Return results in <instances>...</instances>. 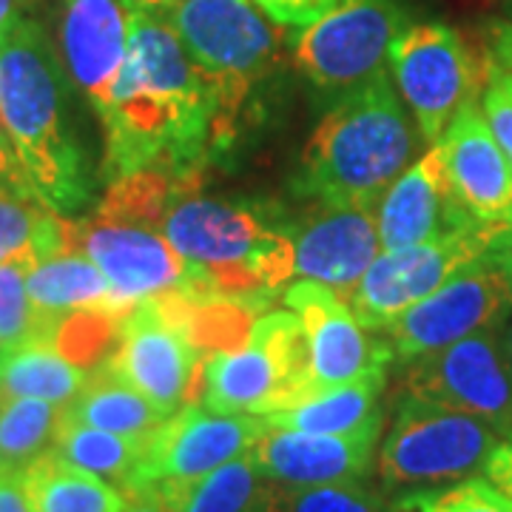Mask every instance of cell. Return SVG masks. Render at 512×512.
Returning <instances> with one entry per match:
<instances>
[{"label":"cell","mask_w":512,"mask_h":512,"mask_svg":"<svg viewBox=\"0 0 512 512\" xmlns=\"http://www.w3.org/2000/svg\"><path fill=\"white\" fill-rule=\"evenodd\" d=\"M100 126L106 183L137 171L202 180L242 131L222 106L220 83L191 60L160 12L140 9L128 15L126 66Z\"/></svg>","instance_id":"cell-1"},{"label":"cell","mask_w":512,"mask_h":512,"mask_svg":"<svg viewBox=\"0 0 512 512\" xmlns=\"http://www.w3.org/2000/svg\"><path fill=\"white\" fill-rule=\"evenodd\" d=\"M0 120L40 205L74 220L94 197L92 163L72 120V77L29 15L0 35Z\"/></svg>","instance_id":"cell-2"},{"label":"cell","mask_w":512,"mask_h":512,"mask_svg":"<svg viewBox=\"0 0 512 512\" xmlns=\"http://www.w3.org/2000/svg\"><path fill=\"white\" fill-rule=\"evenodd\" d=\"M276 202L222 200L202 180H171L165 237L183 256L188 288L265 308L296 276V251Z\"/></svg>","instance_id":"cell-3"},{"label":"cell","mask_w":512,"mask_h":512,"mask_svg":"<svg viewBox=\"0 0 512 512\" xmlns=\"http://www.w3.org/2000/svg\"><path fill=\"white\" fill-rule=\"evenodd\" d=\"M419 134L387 72L339 94L313 128L291 183L293 200L376 211L410 168Z\"/></svg>","instance_id":"cell-4"},{"label":"cell","mask_w":512,"mask_h":512,"mask_svg":"<svg viewBox=\"0 0 512 512\" xmlns=\"http://www.w3.org/2000/svg\"><path fill=\"white\" fill-rule=\"evenodd\" d=\"M168 197L171 177L137 171L109 183L89 220H72V248L100 268L123 316L146 299L188 288V268L163 228Z\"/></svg>","instance_id":"cell-5"},{"label":"cell","mask_w":512,"mask_h":512,"mask_svg":"<svg viewBox=\"0 0 512 512\" xmlns=\"http://www.w3.org/2000/svg\"><path fill=\"white\" fill-rule=\"evenodd\" d=\"M191 60L222 89V106L242 128L256 83L279 63L282 29L254 0H177L160 12Z\"/></svg>","instance_id":"cell-6"},{"label":"cell","mask_w":512,"mask_h":512,"mask_svg":"<svg viewBox=\"0 0 512 512\" xmlns=\"http://www.w3.org/2000/svg\"><path fill=\"white\" fill-rule=\"evenodd\" d=\"M313 393L302 325L291 311L259 316L239 348L202 365L200 404L222 416H271Z\"/></svg>","instance_id":"cell-7"},{"label":"cell","mask_w":512,"mask_h":512,"mask_svg":"<svg viewBox=\"0 0 512 512\" xmlns=\"http://www.w3.org/2000/svg\"><path fill=\"white\" fill-rule=\"evenodd\" d=\"M504 439L493 424L402 393L379 450V476L387 487H436L484 470Z\"/></svg>","instance_id":"cell-8"},{"label":"cell","mask_w":512,"mask_h":512,"mask_svg":"<svg viewBox=\"0 0 512 512\" xmlns=\"http://www.w3.org/2000/svg\"><path fill=\"white\" fill-rule=\"evenodd\" d=\"M407 26L413 12L404 0H339L299 26L293 63L313 89L339 97L387 72L390 46Z\"/></svg>","instance_id":"cell-9"},{"label":"cell","mask_w":512,"mask_h":512,"mask_svg":"<svg viewBox=\"0 0 512 512\" xmlns=\"http://www.w3.org/2000/svg\"><path fill=\"white\" fill-rule=\"evenodd\" d=\"M512 316V242L464 265L439 291L404 311L384 339L393 362L410 365L427 353L487 328H504Z\"/></svg>","instance_id":"cell-10"},{"label":"cell","mask_w":512,"mask_h":512,"mask_svg":"<svg viewBox=\"0 0 512 512\" xmlns=\"http://www.w3.org/2000/svg\"><path fill=\"white\" fill-rule=\"evenodd\" d=\"M510 242L512 228H473L404 251H384L350 293V311L367 330L382 333L464 265Z\"/></svg>","instance_id":"cell-11"},{"label":"cell","mask_w":512,"mask_h":512,"mask_svg":"<svg viewBox=\"0 0 512 512\" xmlns=\"http://www.w3.org/2000/svg\"><path fill=\"white\" fill-rule=\"evenodd\" d=\"M402 387L407 396L484 419L501 436L512 433V370L501 328L470 333L404 365Z\"/></svg>","instance_id":"cell-12"},{"label":"cell","mask_w":512,"mask_h":512,"mask_svg":"<svg viewBox=\"0 0 512 512\" xmlns=\"http://www.w3.org/2000/svg\"><path fill=\"white\" fill-rule=\"evenodd\" d=\"M390 66L427 146H436L456 111L478 97L476 60L447 23L407 26L390 46Z\"/></svg>","instance_id":"cell-13"},{"label":"cell","mask_w":512,"mask_h":512,"mask_svg":"<svg viewBox=\"0 0 512 512\" xmlns=\"http://www.w3.org/2000/svg\"><path fill=\"white\" fill-rule=\"evenodd\" d=\"M285 308L302 325L313 390L387 376V365L393 362L390 342L384 333H370L328 285L296 279L285 288Z\"/></svg>","instance_id":"cell-14"},{"label":"cell","mask_w":512,"mask_h":512,"mask_svg":"<svg viewBox=\"0 0 512 512\" xmlns=\"http://www.w3.org/2000/svg\"><path fill=\"white\" fill-rule=\"evenodd\" d=\"M106 365L165 416L185 404H197L202 393V353L177 330L154 299L140 302L120 322L117 345Z\"/></svg>","instance_id":"cell-15"},{"label":"cell","mask_w":512,"mask_h":512,"mask_svg":"<svg viewBox=\"0 0 512 512\" xmlns=\"http://www.w3.org/2000/svg\"><path fill=\"white\" fill-rule=\"evenodd\" d=\"M268 433L262 416H222L202 404H185L148 436L143 461L126 493L171 478H197L251 453Z\"/></svg>","instance_id":"cell-16"},{"label":"cell","mask_w":512,"mask_h":512,"mask_svg":"<svg viewBox=\"0 0 512 512\" xmlns=\"http://www.w3.org/2000/svg\"><path fill=\"white\" fill-rule=\"evenodd\" d=\"M282 225L296 251V276L328 285L345 299L382 251L376 211L311 205L296 220L285 211Z\"/></svg>","instance_id":"cell-17"},{"label":"cell","mask_w":512,"mask_h":512,"mask_svg":"<svg viewBox=\"0 0 512 512\" xmlns=\"http://www.w3.org/2000/svg\"><path fill=\"white\" fill-rule=\"evenodd\" d=\"M436 146L447 180L470 217L487 228H512V163L476 100L456 111Z\"/></svg>","instance_id":"cell-18"},{"label":"cell","mask_w":512,"mask_h":512,"mask_svg":"<svg viewBox=\"0 0 512 512\" xmlns=\"http://www.w3.org/2000/svg\"><path fill=\"white\" fill-rule=\"evenodd\" d=\"M376 225L382 251H404L413 245L487 228L470 217L447 180L439 146L424 151L419 163L410 165L376 208Z\"/></svg>","instance_id":"cell-19"},{"label":"cell","mask_w":512,"mask_h":512,"mask_svg":"<svg viewBox=\"0 0 512 512\" xmlns=\"http://www.w3.org/2000/svg\"><path fill=\"white\" fill-rule=\"evenodd\" d=\"M379 436L382 421L353 433H302L268 427L251 456L262 476L282 487L362 481L370 473Z\"/></svg>","instance_id":"cell-20"},{"label":"cell","mask_w":512,"mask_h":512,"mask_svg":"<svg viewBox=\"0 0 512 512\" xmlns=\"http://www.w3.org/2000/svg\"><path fill=\"white\" fill-rule=\"evenodd\" d=\"M128 9L123 0H66L60 15V57L72 83L100 117L128 57Z\"/></svg>","instance_id":"cell-21"},{"label":"cell","mask_w":512,"mask_h":512,"mask_svg":"<svg viewBox=\"0 0 512 512\" xmlns=\"http://www.w3.org/2000/svg\"><path fill=\"white\" fill-rule=\"evenodd\" d=\"M26 291L40 322V339L49 336L63 316L80 311H114L106 276L89 256L77 248L60 251L52 256L29 259L26 271ZM123 316V313H120Z\"/></svg>","instance_id":"cell-22"},{"label":"cell","mask_w":512,"mask_h":512,"mask_svg":"<svg viewBox=\"0 0 512 512\" xmlns=\"http://www.w3.org/2000/svg\"><path fill=\"white\" fill-rule=\"evenodd\" d=\"M151 493L163 512H268L274 481L245 453L205 476L157 481Z\"/></svg>","instance_id":"cell-23"},{"label":"cell","mask_w":512,"mask_h":512,"mask_svg":"<svg viewBox=\"0 0 512 512\" xmlns=\"http://www.w3.org/2000/svg\"><path fill=\"white\" fill-rule=\"evenodd\" d=\"M66 416L131 439H148L168 419L157 404L123 382L106 362L89 370L80 393L66 404Z\"/></svg>","instance_id":"cell-24"},{"label":"cell","mask_w":512,"mask_h":512,"mask_svg":"<svg viewBox=\"0 0 512 512\" xmlns=\"http://www.w3.org/2000/svg\"><path fill=\"white\" fill-rule=\"evenodd\" d=\"M387 376H373L362 382L339 384L313 390L305 399L279 410L271 416H262L268 427L279 430H302V433H353L367 424L384 421L379 396Z\"/></svg>","instance_id":"cell-25"},{"label":"cell","mask_w":512,"mask_h":512,"mask_svg":"<svg viewBox=\"0 0 512 512\" xmlns=\"http://www.w3.org/2000/svg\"><path fill=\"white\" fill-rule=\"evenodd\" d=\"M20 478L32 512H126V495L114 484L63 461L52 450L29 464Z\"/></svg>","instance_id":"cell-26"},{"label":"cell","mask_w":512,"mask_h":512,"mask_svg":"<svg viewBox=\"0 0 512 512\" xmlns=\"http://www.w3.org/2000/svg\"><path fill=\"white\" fill-rule=\"evenodd\" d=\"M86 376L49 339L0 350V399H40L66 407L86 384Z\"/></svg>","instance_id":"cell-27"},{"label":"cell","mask_w":512,"mask_h":512,"mask_svg":"<svg viewBox=\"0 0 512 512\" xmlns=\"http://www.w3.org/2000/svg\"><path fill=\"white\" fill-rule=\"evenodd\" d=\"M148 439H131V436H117L109 430H100L92 424L63 416L55 430V441H52V453L69 461L74 467L94 473V476L106 478L114 484L120 493H126L128 484L134 481V473L143 461Z\"/></svg>","instance_id":"cell-28"},{"label":"cell","mask_w":512,"mask_h":512,"mask_svg":"<svg viewBox=\"0 0 512 512\" xmlns=\"http://www.w3.org/2000/svg\"><path fill=\"white\" fill-rule=\"evenodd\" d=\"M72 248V220L40 202L0 197V259H40Z\"/></svg>","instance_id":"cell-29"},{"label":"cell","mask_w":512,"mask_h":512,"mask_svg":"<svg viewBox=\"0 0 512 512\" xmlns=\"http://www.w3.org/2000/svg\"><path fill=\"white\" fill-rule=\"evenodd\" d=\"M63 404L40 399H0V458L6 473H23L52 450Z\"/></svg>","instance_id":"cell-30"},{"label":"cell","mask_w":512,"mask_h":512,"mask_svg":"<svg viewBox=\"0 0 512 512\" xmlns=\"http://www.w3.org/2000/svg\"><path fill=\"white\" fill-rule=\"evenodd\" d=\"M123 316L114 311H80L63 316L55 328L49 330V342L80 370H94L106 362L120 336Z\"/></svg>","instance_id":"cell-31"},{"label":"cell","mask_w":512,"mask_h":512,"mask_svg":"<svg viewBox=\"0 0 512 512\" xmlns=\"http://www.w3.org/2000/svg\"><path fill=\"white\" fill-rule=\"evenodd\" d=\"M390 512H512V501L487 478H461L402 493Z\"/></svg>","instance_id":"cell-32"},{"label":"cell","mask_w":512,"mask_h":512,"mask_svg":"<svg viewBox=\"0 0 512 512\" xmlns=\"http://www.w3.org/2000/svg\"><path fill=\"white\" fill-rule=\"evenodd\" d=\"M268 512H390V504L362 481L316 487L274 484Z\"/></svg>","instance_id":"cell-33"},{"label":"cell","mask_w":512,"mask_h":512,"mask_svg":"<svg viewBox=\"0 0 512 512\" xmlns=\"http://www.w3.org/2000/svg\"><path fill=\"white\" fill-rule=\"evenodd\" d=\"M29 259H0V350L40 339V322L26 291Z\"/></svg>","instance_id":"cell-34"},{"label":"cell","mask_w":512,"mask_h":512,"mask_svg":"<svg viewBox=\"0 0 512 512\" xmlns=\"http://www.w3.org/2000/svg\"><path fill=\"white\" fill-rule=\"evenodd\" d=\"M481 111L487 117V126L495 134L498 146L512 163V69L498 63L487 66V86L481 97Z\"/></svg>","instance_id":"cell-35"},{"label":"cell","mask_w":512,"mask_h":512,"mask_svg":"<svg viewBox=\"0 0 512 512\" xmlns=\"http://www.w3.org/2000/svg\"><path fill=\"white\" fill-rule=\"evenodd\" d=\"M0 197H12V200L23 202H40L37 200L35 188L26 177V168L20 163L15 143L9 137V131L0 120Z\"/></svg>","instance_id":"cell-36"},{"label":"cell","mask_w":512,"mask_h":512,"mask_svg":"<svg viewBox=\"0 0 512 512\" xmlns=\"http://www.w3.org/2000/svg\"><path fill=\"white\" fill-rule=\"evenodd\" d=\"M262 12H268L276 23L285 26H308L316 18H322L330 6L339 0H254Z\"/></svg>","instance_id":"cell-37"},{"label":"cell","mask_w":512,"mask_h":512,"mask_svg":"<svg viewBox=\"0 0 512 512\" xmlns=\"http://www.w3.org/2000/svg\"><path fill=\"white\" fill-rule=\"evenodd\" d=\"M484 473H487L484 478L512 501V433L495 444V450L484 464Z\"/></svg>","instance_id":"cell-38"},{"label":"cell","mask_w":512,"mask_h":512,"mask_svg":"<svg viewBox=\"0 0 512 512\" xmlns=\"http://www.w3.org/2000/svg\"><path fill=\"white\" fill-rule=\"evenodd\" d=\"M0 512H32L20 473H0Z\"/></svg>","instance_id":"cell-39"},{"label":"cell","mask_w":512,"mask_h":512,"mask_svg":"<svg viewBox=\"0 0 512 512\" xmlns=\"http://www.w3.org/2000/svg\"><path fill=\"white\" fill-rule=\"evenodd\" d=\"M490 55L493 63L512 69V23H495L490 29Z\"/></svg>","instance_id":"cell-40"},{"label":"cell","mask_w":512,"mask_h":512,"mask_svg":"<svg viewBox=\"0 0 512 512\" xmlns=\"http://www.w3.org/2000/svg\"><path fill=\"white\" fill-rule=\"evenodd\" d=\"M126 495V512H163L157 498L151 493V487H140V490H131Z\"/></svg>","instance_id":"cell-41"},{"label":"cell","mask_w":512,"mask_h":512,"mask_svg":"<svg viewBox=\"0 0 512 512\" xmlns=\"http://www.w3.org/2000/svg\"><path fill=\"white\" fill-rule=\"evenodd\" d=\"M123 3H126L131 12L134 9H140V12H163V9H168L177 0H123Z\"/></svg>","instance_id":"cell-42"},{"label":"cell","mask_w":512,"mask_h":512,"mask_svg":"<svg viewBox=\"0 0 512 512\" xmlns=\"http://www.w3.org/2000/svg\"><path fill=\"white\" fill-rule=\"evenodd\" d=\"M20 15V0H0V35Z\"/></svg>","instance_id":"cell-43"},{"label":"cell","mask_w":512,"mask_h":512,"mask_svg":"<svg viewBox=\"0 0 512 512\" xmlns=\"http://www.w3.org/2000/svg\"><path fill=\"white\" fill-rule=\"evenodd\" d=\"M501 342H504V353H507V362L512 370V316L507 319V325L501 328Z\"/></svg>","instance_id":"cell-44"},{"label":"cell","mask_w":512,"mask_h":512,"mask_svg":"<svg viewBox=\"0 0 512 512\" xmlns=\"http://www.w3.org/2000/svg\"><path fill=\"white\" fill-rule=\"evenodd\" d=\"M507 15L512 18V0H507Z\"/></svg>","instance_id":"cell-45"},{"label":"cell","mask_w":512,"mask_h":512,"mask_svg":"<svg viewBox=\"0 0 512 512\" xmlns=\"http://www.w3.org/2000/svg\"><path fill=\"white\" fill-rule=\"evenodd\" d=\"M0 473H6V470H3V458H0Z\"/></svg>","instance_id":"cell-46"}]
</instances>
